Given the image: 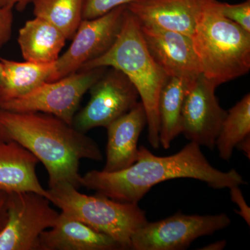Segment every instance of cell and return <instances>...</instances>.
<instances>
[{
  "label": "cell",
  "instance_id": "cell-30",
  "mask_svg": "<svg viewBox=\"0 0 250 250\" xmlns=\"http://www.w3.org/2000/svg\"><path fill=\"white\" fill-rule=\"evenodd\" d=\"M4 82V67H3L2 62L0 61V90L2 88Z\"/></svg>",
  "mask_w": 250,
  "mask_h": 250
},
{
  "label": "cell",
  "instance_id": "cell-15",
  "mask_svg": "<svg viewBox=\"0 0 250 250\" xmlns=\"http://www.w3.org/2000/svg\"><path fill=\"white\" fill-rule=\"evenodd\" d=\"M121 246L65 212L59 213L52 228L41 233L39 250H116Z\"/></svg>",
  "mask_w": 250,
  "mask_h": 250
},
{
  "label": "cell",
  "instance_id": "cell-20",
  "mask_svg": "<svg viewBox=\"0 0 250 250\" xmlns=\"http://www.w3.org/2000/svg\"><path fill=\"white\" fill-rule=\"evenodd\" d=\"M34 15L50 22L71 40L83 20L84 0H32Z\"/></svg>",
  "mask_w": 250,
  "mask_h": 250
},
{
  "label": "cell",
  "instance_id": "cell-4",
  "mask_svg": "<svg viewBox=\"0 0 250 250\" xmlns=\"http://www.w3.org/2000/svg\"><path fill=\"white\" fill-rule=\"evenodd\" d=\"M201 73L217 87L250 70V33L225 17L217 0H202L191 36Z\"/></svg>",
  "mask_w": 250,
  "mask_h": 250
},
{
  "label": "cell",
  "instance_id": "cell-26",
  "mask_svg": "<svg viewBox=\"0 0 250 250\" xmlns=\"http://www.w3.org/2000/svg\"><path fill=\"white\" fill-rule=\"evenodd\" d=\"M32 0H0V6L13 9L14 7L19 11H24Z\"/></svg>",
  "mask_w": 250,
  "mask_h": 250
},
{
  "label": "cell",
  "instance_id": "cell-12",
  "mask_svg": "<svg viewBox=\"0 0 250 250\" xmlns=\"http://www.w3.org/2000/svg\"><path fill=\"white\" fill-rule=\"evenodd\" d=\"M141 29L148 51L167 76L190 81L201 74L191 38L145 23Z\"/></svg>",
  "mask_w": 250,
  "mask_h": 250
},
{
  "label": "cell",
  "instance_id": "cell-27",
  "mask_svg": "<svg viewBox=\"0 0 250 250\" xmlns=\"http://www.w3.org/2000/svg\"><path fill=\"white\" fill-rule=\"evenodd\" d=\"M7 198V192L0 190V231L4 227L5 221H6Z\"/></svg>",
  "mask_w": 250,
  "mask_h": 250
},
{
  "label": "cell",
  "instance_id": "cell-11",
  "mask_svg": "<svg viewBox=\"0 0 250 250\" xmlns=\"http://www.w3.org/2000/svg\"><path fill=\"white\" fill-rule=\"evenodd\" d=\"M216 88L202 73L189 81L182 111V134L211 150L228 114L215 96Z\"/></svg>",
  "mask_w": 250,
  "mask_h": 250
},
{
  "label": "cell",
  "instance_id": "cell-2",
  "mask_svg": "<svg viewBox=\"0 0 250 250\" xmlns=\"http://www.w3.org/2000/svg\"><path fill=\"white\" fill-rule=\"evenodd\" d=\"M0 140L14 141L34 154L47 170L49 188L67 183L80 189L81 161L103 160L96 141L60 118L41 112L0 108Z\"/></svg>",
  "mask_w": 250,
  "mask_h": 250
},
{
  "label": "cell",
  "instance_id": "cell-22",
  "mask_svg": "<svg viewBox=\"0 0 250 250\" xmlns=\"http://www.w3.org/2000/svg\"><path fill=\"white\" fill-rule=\"evenodd\" d=\"M220 9L225 17L250 33V0L235 4L220 2Z\"/></svg>",
  "mask_w": 250,
  "mask_h": 250
},
{
  "label": "cell",
  "instance_id": "cell-24",
  "mask_svg": "<svg viewBox=\"0 0 250 250\" xmlns=\"http://www.w3.org/2000/svg\"><path fill=\"white\" fill-rule=\"evenodd\" d=\"M14 22L13 9L0 6V48L9 42Z\"/></svg>",
  "mask_w": 250,
  "mask_h": 250
},
{
  "label": "cell",
  "instance_id": "cell-25",
  "mask_svg": "<svg viewBox=\"0 0 250 250\" xmlns=\"http://www.w3.org/2000/svg\"><path fill=\"white\" fill-rule=\"evenodd\" d=\"M229 189L230 190L231 201L238 206V210H236V213L243 218L250 226V208L243 197V192L239 187H233Z\"/></svg>",
  "mask_w": 250,
  "mask_h": 250
},
{
  "label": "cell",
  "instance_id": "cell-10",
  "mask_svg": "<svg viewBox=\"0 0 250 250\" xmlns=\"http://www.w3.org/2000/svg\"><path fill=\"white\" fill-rule=\"evenodd\" d=\"M89 90V101L72 122V126L83 133L100 126L107 127L134 108L140 98L129 78L113 67L105 70Z\"/></svg>",
  "mask_w": 250,
  "mask_h": 250
},
{
  "label": "cell",
  "instance_id": "cell-14",
  "mask_svg": "<svg viewBox=\"0 0 250 250\" xmlns=\"http://www.w3.org/2000/svg\"><path fill=\"white\" fill-rule=\"evenodd\" d=\"M147 125L146 110L141 103L107 127L106 164L103 171L117 172L127 168L137 158L138 141Z\"/></svg>",
  "mask_w": 250,
  "mask_h": 250
},
{
  "label": "cell",
  "instance_id": "cell-28",
  "mask_svg": "<svg viewBox=\"0 0 250 250\" xmlns=\"http://www.w3.org/2000/svg\"><path fill=\"white\" fill-rule=\"evenodd\" d=\"M237 149H239L243 154L250 159V135L246 136L242 141L237 144L236 146Z\"/></svg>",
  "mask_w": 250,
  "mask_h": 250
},
{
  "label": "cell",
  "instance_id": "cell-17",
  "mask_svg": "<svg viewBox=\"0 0 250 250\" xmlns=\"http://www.w3.org/2000/svg\"><path fill=\"white\" fill-rule=\"evenodd\" d=\"M66 40L58 28L36 17L25 22L20 29L18 38L23 58L26 62L36 63L57 62Z\"/></svg>",
  "mask_w": 250,
  "mask_h": 250
},
{
  "label": "cell",
  "instance_id": "cell-8",
  "mask_svg": "<svg viewBox=\"0 0 250 250\" xmlns=\"http://www.w3.org/2000/svg\"><path fill=\"white\" fill-rule=\"evenodd\" d=\"M231 224L226 213L186 215L182 213L154 223L147 222L133 235L130 250H182L200 237L221 231Z\"/></svg>",
  "mask_w": 250,
  "mask_h": 250
},
{
  "label": "cell",
  "instance_id": "cell-18",
  "mask_svg": "<svg viewBox=\"0 0 250 250\" xmlns=\"http://www.w3.org/2000/svg\"><path fill=\"white\" fill-rule=\"evenodd\" d=\"M4 67V82L0 90V104L21 98L48 82L54 64L17 62L0 58Z\"/></svg>",
  "mask_w": 250,
  "mask_h": 250
},
{
  "label": "cell",
  "instance_id": "cell-6",
  "mask_svg": "<svg viewBox=\"0 0 250 250\" xmlns=\"http://www.w3.org/2000/svg\"><path fill=\"white\" fill-rule=\"evenodd\" d=\"M6 207L0 250H39L41 233L55 225L59 212L47 197L34 192L8 193Z\"/></svg>",
  "mask_w": 250,
  "mask_h": 250
},
{
  "label": "cell",
  "instance_id": "cell-21",
  "mask_svg": "<svg viewBox=\"0 0 250 250\" xmlns=\"http://www.w3.org/2000/svg\"><path fill=\"white\" fill-rule=\"evenodd\" d=\"M250 135V94L229 110L217 138L215 147L224 161H229L240 141Z\"/></svg>",
  "mask_w": 250,
  "mask_h": 250
},
{
  "label": "cell",
  "instance_id": "cell-3",
  "mask_svg": "<svg viewBox=\"0 0 250 250\" xmlns=\"http://www.w3.org/2000/svg\"><path fill=\"white\" fill-rule=\"evenodd\" d=\"M96 67L117 69L136 87L146 110L148 141L153 148L159 149V98L169 77L153 59L143 39L141 23L127 8L114 44L106 53L85 63L80 70Z\"/></svg>",
  "mask_w": 250,
  "mask_h": 250
},
{
  "label": "cell",
  "instance_id": "cell-9",
  "mask_svg": "<svg viewBox=\"0 0 250 250\" xmlns=\"http://www.w3.org/2000/svg\"><path fill=\"white\" fill-rule=\"evenodd\" d=\"M126 9L123 5L100 17L82 20L70 47L55 62L48 82L79 72L85 63L106 53L121 30Z\"/></svg>",
  "mask_w": 250,
  "mask_h": 250
},
{
  "label": "cell",
  "instance_id": "cell-5",
  "mask_svg": "<svg viewBox=\"0 0 250 250\" xmlns=\"http://www.w3.org/2000/svg\"><path fill=\"white\" fill-rule=\"evenodd\" d=\"M46 197L62 211L111 237L122 250H130L133 235L148 222L138 204L116 201L98 194L85 195L70 184L49 188Z\"/></svg>",
  "mask_w": 250,
  "mask_h": 250
},
{
  "label": "cell",
  "instance_id": "cell-23",
  "mask_svg": "<svg viewBox=\"0 0 250 250\" xmlns=\"http://www.w3.org/2000/svg\"><path fill=\"white\" fill-rule=\"evenodd\" d=\"M133 0H84L83 20L93 19L106 14L108 11L126 5Z\"/></svg>",
  "mask_w": 250,
  "mask_h": 250
},
{
  "label": "cell",
  "instance_id": "cell-13",
  "mask_svg": "<svg viewBox=\"0 0 250 250\" xmlns=\"http://www.w3.org/2000/svg\"><path fill=\"white\" fill-rule=\"evenodd\" d=\"M202 0H133L126 8L141 23L191 38Z\"/></svg>",
  "mask_w": 250,
  "mask_h": 250
},
{
  "label": "cell",
  "instance_id": "cell-29",
  "mask_svg": "<svg viewBox=\"0 0 250 250\" xmlns=\"http://www.w3.org/2000/svg\"><path fill=\"white\" fill-rule=\"evenodd\" d=\"M227 246V241L225 240L223 241H219L214 242V243H210L208 246L203 247L200 248L202 250H222Z\"/></svg>",
  "mask_w": 250,
  "mask_h": 250
},
{
  "label": "cell",
  "instance_id": "cell-16",
  "mask_svg": "<svg viewBox=\"0 0 250 250\" xmlns=\"http://www.w3.org/2000/svg\"><path fill=\"white\" fill-rule=\"evenodd\" d=\"M39 161L34 154L14 141L0 140V190L34 192L47 196L36 174Z\"/></svg>",
  "mask_w": 250,
  "mask_h": 250
},
{
  "label": "cell",
  "instance_id": "cell-19",
  "mask_svg": "<svg viewBox=\"0 0 250 250\" xmlns=\"http://www.w3.org/2000/svg\"><path fill=\"white\" fill-rule=\"evenodd\" d=\"M183 79L169 77L161 90L159 102L160 145L165 149L182 134V111L188 82Z\"/></svg>",
  "mask_w": 250,
  "mask_h": 250
},
{
  "label": "cell",
  "instance_id": "cell-1",
  "mask_svg": "<svg viewBox=\"0 0 250 250\" xmlns=\"http://www.w3.org/2000/svg\"><path fill=\"white\" fill-rule=\"evenodd\" d=\"M178 178L197 179L214 189L246 184L234 169L224 172L213 167L200 146L190 142L168 156L154 155L141 146L136 162L130 167L112 172L90 170L82 176V186L116 201L138 204L156 184Z\"/></svg>",
  "mask_w": 250,
  "mask_h": 250
},
{
  "label": "cell",
  "instance_id": "cell-7",
  "mask_svg": "<svg viewBox=\"0 0 250 250\" xmlns=\"http://www.w3.org/2000/svg\"><path fill=\"white\" fill-rule=\"evenodd\" d=\"M106 67L80 71L52 82H46L30 93L0 104L16 112H41L72 125L81 100Z\"/></svg>",
  "mask_w": 250,
  "mask_h": 250
}]
</instances>
